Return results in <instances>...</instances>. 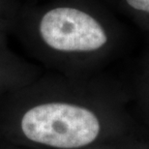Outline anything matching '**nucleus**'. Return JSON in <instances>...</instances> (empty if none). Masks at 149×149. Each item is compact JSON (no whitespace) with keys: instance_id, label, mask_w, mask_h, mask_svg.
Listing matches in <instances>:
<instances>
[{"instance_id":"6","label":"nucleus","mask_w":149,"mask_h":149,"mask_svg":"<svg viewBox=\"0 0 149 149\" xmlns=\"http://www.w3.org/2000/svg\"><path fill=\"white\" fill-rule=\"evenodd\" d=\"M0 149H26V148H22L19 146H17V145H13L10 144L8 142H4L0 141Z\"/></svg>"},{"instance_id":"1","label":"nucleus","mask_w":149,"mask_h":149,"mask_svg":"<svg viewBox=\"0 0 149 149\" xmlns=\"http://www.w3.org/2000/svg\"><path fill=\"white\" fill-rule=\"evenodd\" d=\"M102 117L64 77L43 73L0 99V141L26 149H83L103 133Z\"/></svg>"},{"instance_id":"5","label":"nucleus","mask_w":149,"mask_h":149,"mask_svg":"<svg viewBox=\"0 0 149 149\" xmlns=\"http://www.w3.org/2000/svg\"><path fill=\"white\" fill-rule=\"evenodd\" d=\"M128 7L143 15L149 16V0H124Z\"/></svg>"},{"instance_id":"4","label":"nucleus","mask_w":149,"mask_h":149,"mask_svg":"<svg viewBox=\"0 0 149 149\" xmlns=\"http://www.w3.org/2000/svg\"><path fill=\"white\" fill-rule=\"evenodd\" d=\"M22 5V0H0V46H8Z\"/></svg>"},{"instance_id":"2","label":"nucleus","mask_w":149,"mask_h":149,"mask_svg":"<svg viewBox=\"0 0 149 149\" xmlns=\"http://www.w3.org/2000/svg\"><path fill=\"white\" fill-rule=\"evenodd\" d=\"M112 33L106 17L81 0H26L12 36L43 70L65 72L103 54Z\"/></svg>"},{"instance_id":"7","label":"nucleus","mask_w":149,"mask_h":149,"mask_svg":"<svg viewBox=\"0 0 149 149\" xmlns=\"http://www.w3.org/2000/svg\"><path fill=\"white\" fill-rule=\"evenodd\" d=\"M83 149H86V148H83Z\"/></svg>"},{"instance_id":"3","label":"nucleus","mask_w":149,"mask_h":149,"mask_svg":"<svg viewBox=\"0 0 149 149\" xmlns=\"http://www.w3.org/2000/svg\"><path fill=\"white\" fill-rule=\"evenodd\" d=\"M44 70L9 46H0V99L38 79Z\"/></svg>"}]
</instances>
